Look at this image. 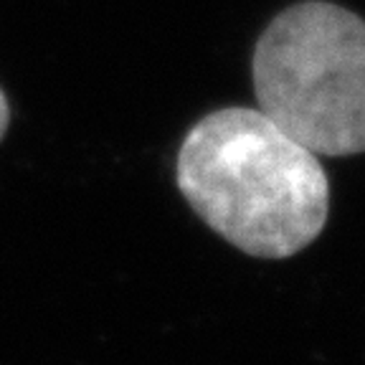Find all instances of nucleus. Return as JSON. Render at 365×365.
<instances>
[{
	"label": "nucleus",
	"instance_id": "obj_1",
	"mask_svg": "<svg viewBox=\"0 0 365 365\" xmlns=\"http://www.w3.org/2000/svg\"><path fill=\"white\" fill-rule=\"evenodd\" d=\"M178 188L203 223L259 259L307 249L330 213L317 155L249 107L195 122L178 153Z\"/></svg>",
	"mask_w": 365,
	"mask_h": 365
},
{
	"label": "nucleus",
	"instance_id": "obj_2",
	"mask_svg": "<svg viewBox=\"0 0 365 365\" xmlns=\"http://www.w3.org/2000/svg\"><path fill=\"white\" fill-rule=\"evenodd\" d=\"M259 112L314 155L365 153V21L304 0L269 23L254 48Z\"/></svg>",
	"mask_w": 365,
	"mask_h": 365
},
{
	"label": "nucleus",
	"instance_id": "obj_3",
	"mask_svg": "<svg viewBox=\"0 0 365 365\" xmlns=\"http://www.w3.org/2000/svg\"><path fill=\"white\" fill-rule=\"evenodd\" d=\"M8 122H11V109H8V102H6V94L0 91V140L6 135L8 130Z\"/></svg>",
	"mask_w": 365,
	"mask_h": 365
}]
</instances>
